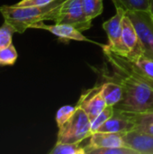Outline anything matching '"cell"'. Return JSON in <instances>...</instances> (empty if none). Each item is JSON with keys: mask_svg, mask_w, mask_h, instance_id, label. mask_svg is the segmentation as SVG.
Here are the masks:
<instances>
[{"mask_svg": "<svg viewBox=\"0 0 153 154\" xmlns=\"http://www.w3.org/2000/svg\"><path fill=\"white\" fill-rule=\"evenodd\" d=\"M103 77L106 79V81L102 83V95L107 106H115L122 100L124 96V89L122 86L115 80L105 75H103Z\"/></svg>", "mask_w": 153, "mask_h": 154, "instance_id": "14", "label": "cell"}, {"mask_svg": "<svg viewBox=\"0 0 153 154\" xmlns=\"http://www.w3.org/2000/svg\"><path fill=\"white\" fill-rule=\"evenodd\" d=\"M115 7H123L127 11H149L150 0H112Z\"/></svg>", "mask_w": 153, "mask_h": 154, "instance_id": "16", "label": "cell"}, {"mask_svg": "<svg viewBox=\"0 0 153 154\" xmlns=\"http://www.w3.org/2000/svg\"><path fill=\"white\" fill-rule=\"evenodd\" d=\"M125 146L139 154H153V135L133 130L124 134Z\"/></svg>", "mask_w": 153, "mask_h": 154, "instance_id": "10", "label": "cell"}, {"mask_svg": "<svg viewBox=\"0 0 153 154\" xmlns=\"http://www.w3.org/2000/svg\"><path fill=\"white\" fill-rule=\"evenodd\" d=\"M149 12L151 15L153 19V0H150V7H149Z\"/></svg>", "mask_w": 153, "mask_h": 154, "instance_id": "25", "label": "cell"}, {"mask_svg": "<svg viewBox=\"0 0 153 154\" xmlns=\"http://www.w3.org/2000/svg\"><path fill=\"white\" fill-rule=\"evenodd\" d=\"M134 125L133 122L124 115V112L115 109L114 116L109 118L97 132H108V133H127L133 131Z\"/></svg>", "mask_w": 153, "mask_h": 154, "instance_id": "12", "label": "cell"}, {"mask_svg": "<svg viewBox=\"0 0 153 154\" xmlns=\"http://www.w3.org/2000/svg\"><path fill=\"white\" fill-rule=\"evenodd\" d=\"M77 106H61L56 114V123L58 125V128L61 127L68 120L70 119V117L75 114L76 110H77Z\"/></svg>", "mask_w": 153, "mask_h": 154, "instance_id": "23", "label": "cell"}, {"mask_svg": "<svg viewBox=\"0 0 153 154\" xmlns=\"http://www.w3.org/2000/svg\"><path fill=\"white\" fill-rule=\"evenodd\" d=\"M133 63L151 80L153 81V60L146 57L144 54L132 60Z\"/></svg>", "mask_w": 153, "mask_h": 154, "instance_id": "19", "label": "cell"}, {"mask_svg": "<svg viewBox=\"0 0 153 154\" xmlns=\"http://www.w3.org/2000/svg\"><path fill=\"white\" fill-rule=\"evenodd\" d=\"M18 58V53L13 45L0 49V66H12L15 63Z\"/></svg>", "mask_w": 153, "mask_h": 154, "instance_id": "20", "label": "cell"}, {"mask_svg": "<svg viewBox=\"0 0 153 154\" xmlns=\"http://www.w3.org/2000/svg\"><path fill=\"white\" fill-rule=\"evenodd\" d=\"M103 47L113 75H105L118 82L123 89L122 100L115 109L125 112H139L153 108V81L148 79L128 58L120 56Z\"/></svg>", "mask_w": 153, "mask_h": 154, "instance_id": "1", "label": "cell"}, {"mask_svg": "<svg viewBox=\"0 0 153 154\" xmlns=\"http://www.w3.org/2000/svg\"><path fill=\"white\" fill-rule=\"evenodd\" d=\"M64 1L54 0L45 5L29 7H17L14 5H2L0 13L5 22L9 23L14 29L15 32L23 33L37 23L54 21Z\"/></svg>", "mask_w": 153, "mask_h": 154, "instance_id": "2", "label": "cell"}, {"mask_svg": "<svg viewBox=\"0 0 153 154\" xmlns=\"http://www.w3.org/2000/svg\"><path fill=\"white\" fill-rule=\"evenodd\" d=\"M14 29L6 22L0 27V49L6 48L13 43V34Z\"/></svg>", "mask_w": 153, "mask_h": 154, "instance_id": "22", "label": "cell"}, {"mask_svg": "<svg viewBox=\"0 0 153 154\" xmlns=\"http://www.w3.org/2000/svg\"><path fill=\"white\" fill-rule=\"evenodd\" d=\"M77 107L70 119L59 128L57 143H79L91 136V121L81 107Z\"/></svg>", "mask_w": 153, "mask_h": 154, "instance_id": "3", "label": "cell"}, {"mask_svg": "<svg viewBox=\"0 0 153 154\" xmlns=\"http://www.w3.org/2000/svg\"><path fill=\"white\" fill-rule=\"evenodd\" d=\"M86 154H139L136 151L128 147L113 148H89L85 146Z\"/></svg>", "mask_w": 153, "mask_h": 154, "instance_id": "18", "label": "cell"}, {"mask_svg": "<svg viewBox=\"0 0 153 154\" xmlns=\"http://www.w3.org/2000/svg\"><path fill=\"white\" fill-rule=\"evenodd\" d=\"M115 14L103 23V28L106 32L108 44L103 45L111 51L120 56L127 57L128 51L122 40V22L126 14V11L120 6L115 7Z\"/></svg>", "mask_w": 153, "mask_h": 154, "instance_id": "6", "label": "cell"}, {"mask_svg": "<svg viewBox=\"0 0 153 154\" xmlns=\"http://www.w3.org/2000/svg\"><path fill=\"white\" fill-rule=\"evenodd\" d=\"M115 114V107L113 106H106V108L96 117L94 121L91 122V131L92 134L97 132V130Z\"/></svg>", "mask_w": 153, "mask_h": 154, "instance_id": "21", "label": "cell"}, {"mask_svg": "<svg viewBox=\"0 0 153 154\" xmlns=\"http://www.w3.org/2000/svg\"><path fill=\"white\" fill-rule=\"evenodd\" d=\"M31 28L33 29H41L50 32V33L57 36L60 40L68 42L69 41H78V42H91L86 36L82 34V32L78 31L75 27L69 24L65 23H56L55 24H45L44 22L37 23L32 25Z\"/></svg>", "mask_w": 153, "mask_h": 154, "instance_id": "8", "label": "cell"}, {"mask_svg": "<svg viewBox=\"0 0 153 154\" xmlns=\"http://www.w3.org/2000/svg\"><path fill=\"white\" fill-rule=\"evenodd\" d=\"M137 32L143 54L153 60V19L149 11H127Z\"/></svg>", "mask_w": 153, "mask_h": 154, "instance_id": "4", "label": "cell"}, {"mask_svg": "<svg viewBox=\"0 0 153 154\" xmlns=\"http://www.w3.org/2000/svg\"><path fill=\"white\" fill-rule=\"evenodd\" d=\"M79 143H56L54 147L49 152L50 154H86L85 146Z\"/></svg>", "mask_w": 153, "mask_h": 154, "instance_id": "15", "label": "cell"}, {"mask_svg": "<svg viewBox=\"0 0 153 154\" xmlns=\"http://www.w3.org/2000/svg\"><path fill=\"white\" fill-rule=\"evenodd\" d=\"M104 0H82V6L87 18L92 21L102 14Z\"/></svg>", "mask_w": 153, "mask_h": 154, "instance_id": "17", "label": "cell"}, {"mask_svg": "<svg viewBox=\"0 0 153 154\" xmlns=\"http://www.w3.org/2000/svg\"><path fill=\"white\" fill-rule=\"evenodd\" d=\"M54 0H21L20 2L14 4L17 7H29V6H41L51 3Z\"/></svg>", "mask_w": 153, "mask_h": 154, "instance_id": "24", "label": "cell"}, {"mask_svg": "<svg viewBox=\"0 0 153 154\" xmlns=\"http://www.w3.org/2000/svg\"><path fill=\"white\" fill-rule=\"evenodd\" d=\"M54 22L72 25L80 32L87 31L92 26V21L88 20L84 13L82 0H65Z\"/></svg>", "mask_w": 153, "mask_h": 154, "instance_id": "5", "label": "cell"}, {"mask_svg": "<svg viewBox=\"0 0 153 154\" xmlns=\"http://www.w3.org/2000/svg\"><path fill=\"white\" fill-rule=\"evenodd\" d=\"M122 40L128 51L126 58L133 60L143 54L135 27L127 14L124 15L122 22Z\"/></svg>", "mask_w": 153, "mask_h": 154, "instance_id": "9", "label": "cell"}, {"mask_svg": "<svg viewBox=\"0 0 153 154\" xmlns=\"http://www.w3.org/2000/svg\"><path fill=\"white\" fill-rule=\"evenodd\" d=\"M124 133L96 132L89 137V143L86 145L89 148H113L126 147L124 139Z\"/></svg>", "mask_w": 153, "mask_h": 154, "instance_id": "11", "label": "cell"}, {"mask_svg": "<svg viewBox=\"0 0 153 154\" xmlns=\"http://www.w3.org/2000/svg\"><path fill=\"white\" fill-rule=\"evenodd\" d=\"M124 115L133 122V130L147 133L153 135V108L139 111V112H125Z\"/></svg>", "mask_w": 153, "mask_h": 154, "instance_id": "13", "label": "cell"}, {"mask_svg": "<svg viewBox=\"0 0 153 154\" xmlns=\"http://www.w3.org/2000/svg\"><path fill=\"white\" fill-rule=\"evenodd\" d=\"M102 84L96 85L94 88L84 92L77 104V106L81 107L90 121H94L96 117L106 108V102L102 95Z\"/></svg>", "mask_w": 153, "mask_h": 154, "instance_id": "7", "label": "cell"}]
</instances>
